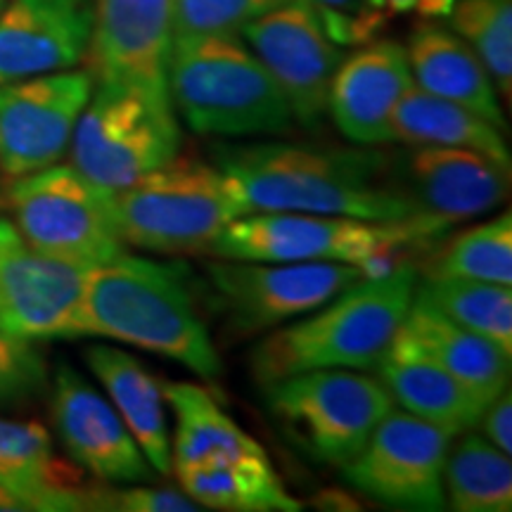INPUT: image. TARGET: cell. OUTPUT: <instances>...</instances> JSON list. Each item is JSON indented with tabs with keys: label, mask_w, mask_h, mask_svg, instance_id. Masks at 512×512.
Here are the masks:
<instances>
[{
	"label": "cell",
	"mask_w": 512,
	"mask_h": 512,
	"mask_svg": "<svg viewBox=\"0 0 512 512\" xmlns=\"http://www.w3.org/2000/svg\"><path fill=\"white\" fill-rule=\"evenodd\" d=\"M214 159L240 188L249 214L297 211L384 223L427 219L399 188L382 183L389 157L375 150L287 143L219 145Z\"/></svg>",
	"instance_id": "obj_1"
},
{
	"label": "cell",
	"mask_w": 512,
	"mask_h": 512,
	"mask_svg": "<svg viewBox=\"0 0 512 512\" xmlns=\"http://www.w3.org/2000/svg\"><path fill=\"white\" fill-rule=\"evenodd\" d=\"M81 337H105L171 358L202 380L223 373L219 351L192 292V273L181 261L119 254L93 266L81 306Z\"/></svg>",
	"instance_id": "obj_2"
},
{
	"label": "cell",
	"mask_w": 512,
	"mask_h": 512,
	"mask_svg": "<svg viewBox=\"0 0 512 512\" xmlns=\"http://www.w3.org/2000/svg\"><path fill=\"white\" fill-rule=\"evenodd\" d=\"M418 271L399 261L392 271L361 278L309 318L268 335L252 356V373L264 384L309 370L377 368L411 309Z\"/></svg>",
	"instance_id": "obj_3"
},
{
	"label": "cell",
	"mask_w": 512,
	"mask_h": 512,
	"mask_svg": "<svg viewBox=\"0 0 512 512\" xmlns=\"http://www.w3.org/2000/svg\"><path fill=\"white\" fill-rule=\"evenodd\" d=\"M169 98L204 136H275L294 124L283 91L240 36L174 38Z\"/></svg>",
	"instance_id": "obj_4"
},
{
	"label": "cell",
	"mask_w": 512,
	"mask_h": 512,
	"mask_svg": "<svg viewBox=\"0 0 512 512\" xmlns=\"http://www.w3.org/2000/svg\"><path fill=\"white\" fill-rule=\"evenodd\" d=\"M121 238L152 254L209 252L230 223L249 214L238 185L216 164L174 157L114 192Z\"/></svg>",
	"instance_id": "obj_5"
},
{
	"label": "cell",
	"mask_w": 512,
	"mask_h": 512,
	"mask_svg": "<svg viewBox=\"0 0 512 512\" xmlns=\"http://www.w3.org/2000/svg\"><path fill=\"white\" fill-rule=\"evenodd\" d=\"M448 226L418 219L384 223L351 216L297 214V211H252L233 221L211 245L209 254L233 261H337L368 268L394 266V254L415 240L444 235Z\"/></svg>",
	"instance_id": "obj_6"
},
{
	"label": "cell",
	"mask_w": 512,
	"mask_h": 512,
	"mask_svg": "<svg viewBox=\"0 0 512 512\" xmlns=\"http://www.w3.org/2000/svg\"><path fill=\"white\" fill-rule=\"evenodd\" d=\"M12 226L34 252L100 266L126 252L114 192L72 164L10 178Z\"/></svg>",
	"instance_id": "obj_7"
},
{
	"label": "cell",
	"mask_w": 512,
	"mask_h": 512,
	"mask_svg": "<svg viewBox=\"0 0 512 512\" xmlns=\"http://www.w3.org/2000/svg\"><path fill=\"white\" fill-rule=\"evenodd\" d=\"M69 150L83 176L117 192L178 157L181 126L171 102L136 88L95 83Z\"/></svg>",
	"instance_id": "obj_8"
},
{
	"label": "cell",
	"mask_w": 512,
	"mask_h": 512,
	"mask_svg": "<svg viewBox=\"0 0 512 512\" xmlns=\"http://www.w3.org/2000/svg\"><path fill=\"white\" fill-rule=\"evenodd\" d=\"M266 406L311 460L344 467L394 408L380 380L347 368L309 370L264 384Z\"/></svg>",
	"instance_id": "obj_9"
},
{
	"label": "cell",
	"mask_w": 512,
	"mask_h": 512,
	"mask_svg": "<svg viewBox=\"0 0 512 512\" xmlns=\"http://www.w3.org/2000/svg\"><path fill=\"white\" fill-rule=\"evenodd\" d=\"M221 309L240 332H264L316 311L363 278L361 268L337 261H233L207 268Z\"/></svg>",
	"instance_id": "obj_10"
},
{
	"label": "cell",
	"mask_w": 512,
	"mask_h": 512,
	"mask_svg": "<svg viewBox=\"0 0 512 512\" xmlns=\"http://www.w3.org/2000/svg\"><path fill=\"white\" fill-rule=\"evenodd\" d=\"M453 434L392 408L361 451L339 467L356 491L377 503L408 510L446 505L444 463Z\"/></svg>",
	"instance_id": "obj_11"
},
{
	"label": "cell",
	"mask_w": 512,
	"mask_h": 512,
	"mask_svg": "<svg viewBox=\"0 0 512 512\" xmlns=\"http://www.w3.org/2000/svg\"><path fill=\"white\" fill-rule=\"evenodd\" d=\"M93 86L88 69L0 83V171L19 178L60 162Z\"/></svg>",
	"instance_id": "obj_12"
},
{
	"label": "cell",
	"mask_w": 512,
	"mask_h": 512,
	"mask_svg": "<svg viewBox=\"0 0 512 512\" xmlns=\"http://www.w3.org/2000/svg\"><path fill=\"white\" fill-rule=\"evenodd\" d=\"M242 41L259 57L304 128L320 126L328 114V95L344 48L325 34L304 0H287L242 29Z\"/></svg>",
	"instance_id": "obj_13"
},
{
	"label": "cell",
	"mask_w": 512,
	"mask_h": 512,
	"mask_svg": "<svg viewBox=\"0 0 512 512\" xmlns=\"http://www.w3.org/2000/svg\"><path fill=\"white\" fill-rule=\"evenodd\" d=\"M93 34L88 72L95 83L136 88L150 98H169V60L174 48V0H91Z\"/></svg>",
	"instance_id": "obj_14"
},
{
	"label": "cell",
	"mask_w": 512,
	"mask_h": 512,
	"mask_svg": "<svg viewBox=\"0 0 512 512\" xmlns=\"http://www.w3.org/2000/svg\"><path fill=\"white\" fill-rule=\"evenodd\" d=\"M50 408L57 437L81 470L107 484L150 482L152 465L117 408L67 363L55 373Z\"/></svg>",
	"instance_id": "obj_15"
},
{
	"label": "cell",
	"mask_w": 512,
	"mask_h": 512,
	"mask_svg": "<svg viewBox=\"0 0 512 512\" xmlns=\"http://www.w3.org/2000/svg\"><path fill=\"white\" fill-rule=\"evenodd\" d=\"M93 266L19 245L0 264V330L31 342L81 337V306Z\"/></svg>",
	"instance_id": "obj_16"
},
{
	"label": "cell",
	"mask_w": 512,
	"mask_h": 512,
	"mask_svg": "<svg viewBox=\"0 0 512 512\" xmlns=\"http://www.w3.org/2000/svg\"><path fill=\"white\" fill-rule=\"evenodd\" d=\"M91 34V0H5L0 83L76 69L86 62Z\"/></svg>",
	"instance_id": "obj_17"
},
{
	"label": "cell",
	"mask_w": 512,
	"mask_h": 512,
	"mask_svg": "<svg viewBox=\"0 0 512 512\" xmlns=\"http://www.w3.org/2000/svg\"><path fill=\"white\" fill-rule=\"evenodd\" d=\"M401 169L403 195L441 226L489 214L510 190V169L460 147H415Z\"/></svg>",
	"instance_id": "obj_18"
},
{
	"label": "cell",
	"mask_w": 512,
	"mask_h": 512,
	"mask_svg": "<svg viewBox=\"0 0 512 512\" xmlns=\"http://www.w3.org/2000/svg\"><path fill=\"white\" fill-rule=\"evenodd\" d=\"M413 86L406 48L396 41H370L344 55L328 95V114L344 138L361 147L392 140V112Z\"/></svg>",
	"instance_id": "obj_19"
},
{
	"label": "cell",
	"mask_w": 512,
	"mask_h": 512,
	"mask_svg": "<svg viewBox=\"0 0 512 512\" xmlns=\"http://www.w3.org/2000/svg\"><path fill=\"white\" fill-rule=\"evenodd\" d=\"M392 347L427 358L475 389L486 401L496 399L510 382V354L444 316L418 294L413 297Z\"/></svg>",
	"instance_id": "obj_20"
},
{
	"label": "cell",
	"mask_w": 512,
	"mask_h": 512,
	"mask_svg": "<svg viewBox=\"0 0 512 512\" xmlns=\"http://www.w3.org/2000/svg\"><path fill=\"white\" fill-rule=\"evenodd\" d=\"M406 57L415 86L437 98L458 102L494 126L505 128L494 79L456 31L432 19L420 22L408 38Z\"/></svg>",
	"instance_id": "obj_21"
},
{
	"label": "cell",
	"mask_w": 512,
	"mask_h": 512,
	"mask_svg": "<svg viewBox=\"0 0 512 512\" xmlns=\"http://www.w3.org/2000/svg\"><path fill=\"white\" fill-rule=\"evenodd\" d=\"M0 484L27 498L36 512L91 510L93 489L55 456L53 439L38 422L0 418Z\"/></svg>",
	"instance_id": "obj_22"
},
{
	"label": "cell",
	"mask_w": 512,
	"mask_h": 512,
	"mask_svg": "<svg viewBox=\"0 0 512 512\" xmlns=\"http://www.w3.org/2000/svg\"><path fill=\"white\" fill-rule=\"evenodd\" d=\"M86 363L98 377L112 406L133 434L147 463L162 477L171 475V437L164 408V387L136 356L124 349H86Z\"/></svg>",
	"instance_id": "obj_23"
},
{
	"label": "cell",
	"mask_w": 512,
	"mask_h": 512,
	"mask_svg": "<svg viewBox=\"0 0 512 512\" xmlns=\"http://www.w3.org/2000/svg\"><path fill=\"white\" fill-rule=\"evenodd\" d=\"M377 373L394 406L399 403L406 413L430 422L453 437L477 427L484 408L489 406L484 396H479L458 377L411 351L389 347L377 363Z\"/></svg>",
	"instance_id": "obj_24"
},
{
	"label": "cell",
	"mask_w": 512,
	"mask_h": 512,
	"mask_svg": "<svg viewBox=\"0 0 512 512\" xmlns=\"http://www.w3.org/2000/svg\"><path fill=\"white\" fill-rule=\"evenodd\" d=\"M389 128L392 140L411 147H460L510 169V150L501 128L458 102L422 91L415 83L396 102Z\"/></svg>",
	"instance_id": "obj_25"
},
{
	"label": "cell",
	"mask_w": 512,
	"mask_h": 512,
	"mask_svg": "<svg viewBox=\"0 0 512 512\" xmlns=\"http://www.w3.org/2000/svg\"><path fill=\"white\" fill-rule=\"evenodd\" d=\"M181 489L200 508L226 512H297L268 456L223 458L174 467Z\"/></svg>",
	"instance_id": "obj_26"
},
{
	"label": "cell",
	"mask_w": 512,
	"mask_h": 512,
	"mask_svg": "<svg viewBox=\"0 0 512 512\" xmlns=\"http://www.w3.org/2000/svg\"><path fill=\"white\" fill-rule=\"evenodd\" d=\"M164 399L176 415L171 470L223 458L266 456L259 441L242 430L207 389L192 382L164 384Z\"/></svg>",
	"instance_id": "obj_27"
},
{
	"label": "cell",
	"mask_w": 512,
	"mask_h": 512,
	"mask_svg": "<svg viewBox=\"0 0 512 512\" xmlns=\"http://www.w3.org/2000/svg\"><path fill=\"white\" fill-rule=\"evenodd\" d=\"M444 494L458 512H508L512 508V463L508 453L477 434L448 446Z\"/></svg>",
	"instance_id": "obj_28"
},
{
	"label": "cell",
	"mask_w": 512,
	"mask_h": 512,
	"mask_svg": "<svg viewBox=\"0 0 512 512\" xmlns=\"http://www.w3.org/2000/svg\"><path fill=\"white\" fill-rule=\"evenodd\" d=\"M415 294L456 320L463 328L477 332L512 356V292L510 285L482 283L467 278H439L427 275Z\"/></svg>",
	"instance_id": "obj_29"
},
{
	"label": "cell",
	"mask_w": 512,
	"mask_h": 512,
	"mask_svg": "<svg viewBox=\"0 0 512 512\" xmlns=\"http://www.w3.org/2000/svg\"><path fill=\"white\" fill-rule=\"evenodd\" d=\"M430 275L512 285L510 211H505L498 219L479 223V226L456 235L434 259Z\"/></svg>",
	"instance_id": "obj_30"
},
{
	"label": "cell",
	"mask_w": 512,
	"mask_h": 512,
	"mask_svg": "<svg viewBox=\"0 0 512 512\" xmlns=\"http://www.w3.org/2000/svg\"><path fill=\"white\" fill-rule=\"evenodd\" d=\"M451 29L475 50L498 95L512 93V0H456Z\"/></svg>",
	"instance_id": "obj_31"
},
{
	"label": "cell",
	"mask_w": 512,
	"mask_h": 512,
	"mask_svg": "<svg viewBox=\"0 0 512 512\" xmlns=\"http://www.w3.org/2000/svg\"><path fill=\"white\" fill-rule=\"evenodd\" d=\"M271 8L268 0H174V38L240 36Z\"/></svg>",
	"instance_id": "obj_32"
},
{
	"label": "cell",
	"mask_w": 512,
	"mask_h": 512,
	"mask_svg": "<svg viewBox=\"0 0 512 512\" xmlns=\"http://www.w3.org/2000/svg\"><path fill=\"white\" fill-rule=\"evenodd\" d=\"M337 46L358 48L375 41L394 15L384 0H304Z\"/></svg>",
	"instance_id": "obj_33"
},
{
	"label": "cell",
	"mask_w": 512,
	"mask_h": 512,
	"mask_svg": "<svg viewBox=\"0 0 512 512\" xmlns=\"http://www.w3.org/2000/svg\"><path fill=\"white\" fill-rule=\"evenodd\" d=\"M46 387L48 366L36 342L0 330V406L31 401Z\"/></svg>",
	"instance_id": "obj_34"
},
{
	"label": "cell",
	"mask_w": 512,
	"mask_h": 512,
	"mask_svg": "<svg viewBox=\"0 0 512 512\" xmlns=\"http://www.w3.org/2000/svg\"><path fill=\"white\" fill-rule=\"evenodd\" d=\"M91 510L119 512H195L200 510L185 491L152 489V486L133 484L126 489H93Z\"/></svg>",
	"instance_id": "obj_35"
},
{
	"label": "cell",
	"mask_w": 512,
	"mask_h": 512,
	"mask_svg": "<svg viewBox=\"0 0 512 512\" xmlns=\"http://www.w3.org/2000/svg\"><path fill=\"white\" fill-rule=\"evenodd\" d=\"M477 427L486 434V441H491L503 453H512V394L505 387L496 399L489 401L484 408L482 418H479Z\"/></svg>",
	"instance_id": "obj_36"
},
{
	"label": "cell",
	"mask_w": 512,
	"mask_h": 512,
	"mask_svg": "<svg viewBox=\"0 0 512 512\" xmlns=\"http://www.w3.org/2000/svg\"><path fill=\"white\" fill-rule=\"evenodd\" d=\"M392 15H420L422 19H444L456 0H384Z\"/></svg>",
	"instance_id": "obj_37"
},
{
	"label": "cell",
	"mask_w": 512,
	"mask_h": 512,
	"mask_svg": "<svg viewBox=\"0 0 512 512\" xmlns=\"http://www.w3.org/2000/svg\"><path fill=\"white\" fill-rule=\"evenodd\" d=\"M0 512H36L27 498H22L8 486L0 484Z\"/></svg>",
	"instance_id": "obj_38"
},
{
	"label": "cell",
	"mask_w": 512,
	"mask_h": 512,
	"mask_svg": "<svg viewBox=\"0 0 512 512\" xmlns=\"http://www.w3.org/2000/svg\"><path fill=\"white\" fill-rule=\"evenodd\" d=\"M19 245H22V238H19L15 226H12L10 221L0 219V264H3L5 256H8L12 249Z\"/></svg>",
	"instance_id": "obj_39"
},
{
	"label": "cell",
	"mask_w": 512,
	"mask_h": 512,
	"mask_svg": "<svg viewBox=\"0 0 512 512\" xmlns=\"http://www.w3.org/2000/svg\"><path fill=\"white\" fill-rule=\"evenodd\" d=\"M268 3H271L275 8V5H283V3H287V0H268Z\"/></svg>",
	"instance_id": "obj_40"
},
{
	"label": "cell",
	"mask_w": 512,
	"mask_h": 512,
	"mask_svg": "<svg viewBox=\"0 0 512 512\" xmlns=\"http://www.w3.org/2000/svg\"><path fill=\"white\" fill-rule=\"evenodd\" d=\"M3 5H5V0H0V8H3Z\"/></svg>",
	"instance_id": "obj_41"
}]
</instances>
